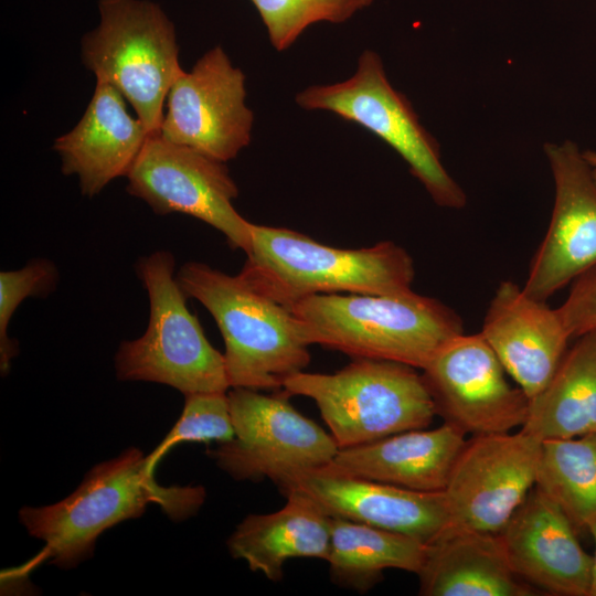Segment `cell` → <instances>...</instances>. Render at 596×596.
<instances>
[{
  "instance_id": "obj_5",
  "label": "cell",
  "mask_w": 596,
  "mask_h": 596,
  "mask_svg": "<svg viewBox=\"0 0 596 596\" xmlns=\"http://www.w3.org/2000/svg\"><path fill=\"white\" fill-rule=\"evenodd\" d=\"M417 370L354 359L331 374L296 372L285 379L283 390L315 401L339 449L348 448L430 425L437 411Z\"/></svg>"
},
{
  "instance_id": "obj_28",
  "label": "cell",
  "mask_w": 596,
  "mask_h": 596,
  "mask_svg": "<svg viewBox=\"0 0 596 596\" xmlns=\"http://www.w3.org/2000/svg\"><path fill=\"white\" fill-rule=\"evenodd\" d=\"M557 310L571 338L596 330V267L575 279Z\"/></svg>"
},
{
  "instance_id": "obj_24",
  "label": "cell",
  "mask_w": 596,
  "mask_h": 596,
  "mask_svg": "<svg viewBox=\"0 0 596 596\" xmlns=\"http://www.w3.org/2000/svg\"><path fill=\"white\" fill-rule=\"evenodd\" d=\"M534 486L587 529L596 520V433L542 440Z\"/></svg>"
},
{
  "instance_id": "obj_17",
  "label": "cell",
  "mask_w": 596,
  "mask_h": 596,
  "mask_svg": "<svg viewBox=\"0 0 596 596\" xmlns=\"http://www.w3.org/2000/svg\"><path fill=\"white\" fill-rule=\"evenodd\" d=\"M480 333L529 400L550 382L572 339L557 308L512 280L497 287Z\"/></svg>"
},
{
  "instance_id": "obj_23",
  "label": "cell",
  "mask_w": 596,
  "mask_h": 596,
  "mask_svg": "<svg viewBox=\"0 0 596 596\" xmlns=\"http://www.w3.org/2000/svg\"><path fill=\"white\" fill-rule=\"evenodd\" d=\"M426 547L427 544L402 533L331 518L326 561L333 583L363 593L377 584L387 568L417 575Z\"/></svg>"
},
{
  "instance_id": "obj_11",
  "label": "cell",
  "mask_w": 596,
  "mask_h": 596,
  "mask_svg": "<svg viewBox=\"0 0 596 596\" xmlns=\"http://www.w3.org/2000/svg\"><path fill=\"white\" fill-rule=\"evenodd\" d=\"M541 444L521 428L467 439L443 491L447 528L499 533L535 485Z\"/></svg>"
},
{
  "instance_id": "obj_16",
  "label": "cell",
  "mask_w": 596,
  "mask_h": 596,
  "mask_svg": "<svg viewBox=\"0 0 596 596\" xmlns=\"http://www.w3.org/2000/svg\"><path fill=\"white\" fill-rule=\"evenodd\" d=\"M513 572L552 595L588 596L593 557L575 525L535 486L498 533Z\"/></svg>"
},
{
  "instance_id": "obj_25",
  "label": "cell",
  "mask_w": 596,
  "mask_h": 596,
  "mask_svg": "<svg viewBox=\"0 0 596 596\" xmlns=\"http://www.w3.org/2000/svg\"><path fill=\"white\" fill-rule=\"evenodd\" d=\"M277 51L289 49L312 24L343 23L373 0H251Z\"/></svg>"
},
{
  "instance_id": "obj_10",
  "label": "cell",
  "mask_w": 596,
  "mask_h": 596,
  "mask_svg": "<svg viewBox=\"0 0 596 596\" xmlns=\"http://www.w3.org/2000/svg\"><path fill=\"white\" fill-rule=\"evenodd\" d=\"M126 178L127 192L153 212L191 215L219 230L233 248L251 251L253 223L233 205L238 189L225 162L149 135Z\"/></svg>"
},
{
  "instance_id": "obj_26",
  "label": "cell",
  "mask_w": 596,
  "mask_h": 596,
  "mask_svg": "<svg viewBox=\"0 0 596 596\" xmlns=\"http://www.w3.org/2000/svg\"><path fill=\"white\" fill-rule=\"evenodd\" d=\"M234 437V427L227 392L195 393L185 395L181 416L159 446L148 455L151 466L171 447L196 441L219 444Z\"/></svg>"
},
{
  "instance_id": "obj_9",
  "label": "cell",
  "mask_w": 596,
  "mask_h": 596,
  "mask_svg": "<svg viewBox=\"0 0 596 596\" xmlns=\"http://www.w3.org/2000/svg\"><path fill=\"white\" fill-rule=\"evenodd\" d=\"M234 437L210 453L235 480L269 479L280 488L297 473L327 466L339 447L330 433L298 412L288 394L232 387Z\"/></svg>"
},
{
  "instance_id": "obj_30",
  "label": "cell",
  "mask_w": 596,
  "mask_h": 596,
  "mask_svg": "<svg viewBox=\"0 0 596 596\" xmlns=\"http://www.w3.org/2000/svg\"><path fill=\"white\" fill-rule=\"evenodd\" d=\"M584 158L586 159L587 163L589 164L592 172L596 179V151L594 150H586L583 152Z\"/></svg>"
},
{
  "instance_id": "obj_27",
  "label": "cell",
  "mask_w": 596,
  "mask_h": 596,
  "mask_svg": "<svg viewBox=\"0 0 596 596\" xmlns=\"http://www.w3.org/2000/svg\"><path fill=\"white\" fill-rule=\"evenodd\" d=\"M57 284V270L47 259H34L17 270L0 273V369L6 374L18 345L8 337L9 322L29 297L45 298Z\"/></svg>"
},
{
  "instance_id": "obj_29",
  "label": "cell",
  "mask_w": 596,
  "mask_h": 596,
  "mask_svg": "<svg viewBox=\"0 0 596 596\" xmlns=\"http://www.w3.org/2000/svg\"><path fill=\"white\" fill-rule=\"evenodd\" d=\"M588 531L593 535L595 542V553L592 563V576H590V586L588 596H596V520H594L588 526Z\"/></svg>"
},
{
  "instance_id": "obj_6",
  "label": "cell",
  "mask_w": 596,
  "mask_h": 596,
  "mask_svg": "<svg viewBox=\"0 0 596 596\" xmlns=\"http://www.w3.org/2000/svg\"><path fill=\"white\" fill-rule=\"evenodd\" d=\"M174 257L158 251L139 259L137 274L147 289L150 316L145 333L120 343L115 369L120 381L169 385L185 395L231 389L223 353L206 339L188 309L174 277Z\"/></svg>"
},
{
  "instance_id": "obj_19",
  "label": "cell",
  "mask_w": 596,
  "mask_h": 596,
  "mask_svg": "<svg viewBox=\"0 0 596 596\" xmlns=\"http://www.w3.org/2000/svg\"><path fill=\"white\" fill-rule=\"evenodd\" d=\"M466 434L445 422L433 429H411L371 443L340 448L323 468L423 491L443 492Z\"/></svg>"
},
{
  "instance_id": "obj_15",
  "label": "cell",
  "mask_w": 596,
  "mask_h": 596,
  "mask_svg": "<svg viewBox=\"0 0 596 596\" xmlns=\"http://www.w3.org/2000/svg\"><path fill=\"white\" fill-rule=\"evenodd\" d=\"M279 490L307 496L330 518L402 533L425 544L448 525L444 492L409 490L323 467L297 473Z\"/></svg>"
},
{
  "instance_id": "obj_21",
  "label": "cell",
  "mask_w": 596,
  "mask_h": 596,
  "mask_svg": "<svg viewBox=\"0 0 596 596\" xmlns=\"http://www.w3.org/2000/svg\"><path fill=\"white\" fill-rule=\"evenodd\" d=\"M286 504L270 513L248 514L227 539L232 557L244 560L249 570L279 582L288 560H327L331 518L310 498L289 490Z\"/></svg>"
},
{
  "instance_id": "obj_2",
  "label": "cell",
  "mask_w": 596,
  "mask_h": 596,
  "mask_svg": "<svg viewBox=\"0 0 596 596\" xmlns=\"http://www.w3.org/2000/svg\"><path fill=\"white\" fill-rule=\"evenodd\" d=\"M175 276L185 295L205 307L221 331L231 387L279 390L286 377L309 364L311 344L302 322L242 273L231 276L189 262Z\"/></svg>"
},
{
  "instance_id": "obj_22",
  "label": "cell",
  "mask_w": 596,
  "mask_h": 596,
  "mask_svg": "<svg viewBox=\"0 0 596 596\" xmlns=\"http://www.w3.org/2000/svg\"><path fill=\"white\" fill-rule=\"evenodd\" d=\"M577 339L546 386L530 400L521 429L541 440L596 433V330Z\"/></svg>"
},
{
  "instance_id": "obj_14",
  "label": "cell",
  "mask_w": 596,
  "mask_h": 596,
  "mask_svg": "<svg viewBox=\"0 0 596 596\" xmlns=\"http://www.w3.org/2000/svg\"><path fill=\"white\" fill-rule=\"evenodd\" d=\"M545 152L555 185L554 206L523 289L546 301L596 267V179L574 142L547 143Z\"/></svg>"
},
{
  "instance_id": "obj_13",
  "label": "cell",
  "mask_w": 596,
  "mask_h": 596,
  "mask_svg": "<svg viewBox=\"0 0 596 596\" xmlns=\"http://www.w3.org/2000/svg\"><path fill=\"white\" fill-rule=\"evenodd\" d=\"M253 125L245 75L215 46L173 83L159 135L226 162L248 146Z\"/></svg>"
},
{
  "instance_id": "obj_7",
  "label": "cell",
  "mask_w": 596,
  "mask_h": 596,
  "mask_svg": "<svg viewBox=\"0 0 596 596\" xmlns=\"http://www.w3.org/2000/svg\"><path fill=\"white\" fill-rule=\"evenodd\" d=\"M99 22L82 39V60L96 83L115 87L149 135L160 134L163 104L183 73L174 25L149 0H98Z\"/></svg>"
},
{
  "instance_id": "obj_1",
  "label": "cell",
  "mask_w": 596,
  "mask_h": 596,
  "mask_svg": "<svg viewBox=\"0 0 596 596\" xmlns=\"http://www.w3.org/2000/svg\"><path fill=\"white\" fill-rule=\"evenodd\" d=\"M148 455L128 448L99 462L65 499L44 507H23L20 522L45 543L50 564L72 568L91 557L98 536L119 522L158 504L172 521L195 514L204 503L202 486L164 487L155 479Z\"/></svg>"
},
{
  "instance_id": "obj_18",
  "label": "cell",
  "mask_w": 596,
  "mask_h": 596,
  "mask_svg": "<svg viewBox=\"0 0 596 596\" xmlns=\"http://www.w3.org/2000/svg\"><path fill=\"white\" fill-rule=\"evenodd\" d=\"M125 97L111 85L96 83L77 125L55 139L62 172L77 175L84 195L98 194L110 181L126 177L149 132L128 113Z\"/></svg>"
},
{
  "instance_id": "obj_12",
  "label": "cell",
  "mask_w": 596,
  "mask_h": 596,
  "mask_svg": "<svg viewBox=\"0 0 596 596\" xmlns=\"http://www.w3.org/2000/svg\"><path fill=\"white\" fill-rule=\"evenodd\" d=\"M437 414L465 434L512 432L525 423L530 400L505 379L482 334H458L422 370Z\"/></svg>"
},
{
  "instance_id": "obj_3",
  "label": "cell",
  "mask_w": 596,
  "mask_h": 596,
  "mask_svg": "<svg viewBox=\"0 0 596 596\" xmlns=\"http://www.w3.org/2000/svg\"><path fill=\"white\" fill-rule=\"evenodd\" d=\"M290 309L302 322L310 344L418 370L446 342L464 333L455 310L413 289L390 295H312Z\"/></svg>"
},
{
  "instance_id": "obj_8",
  "label": "cell",
  "mask_w": 596,
  "mask_h": 596,
  "mask_svg": "<svg viewBox=\"0 0 596 596\" xmlns=\"http://www.w3.org/2000/svg\"><path fill=\"white\" fill-rule=\"evenodd\" d=\"M296 103L306 110L333 113L376 135L405 160L439 206L466 205L465 192L441 163L439 145L421 125L406 96L391 85L374 51L362 52L348 79L309 86L296 95Z\"/></svg>"
},
{
  "instance_id": "obj_4",
  "label": "cell",
  "mask_w": 596,
  "mask_h": 596,
  "mask_svg": "<svg viewBox=\"0 0 596 596\" xmlns=\"http://www.w3.org/2000/svg\"><path fill=\"white\" fill-rule=\"evenodd\" d=\"M252 233V247L240 273L286 307L312 295L412 290L413 259L393 242L344 249L283 227L253 224Z\"/></svg>"
},
{
  "instance_id": "obj_20",
  "label": "cell",
  "mask_w": 596,
  "mask_h": 596,
  "mask_svg": "<svg viewBox=\"0 0 596 596\" xmlns=\"http://www.w3.org/2000/svg\"><path fill=\"white\" fill-rule=\"evenodd\" d=\"M423 596H530L498 533L446 528L427 544L417 574Z\"/></svg>"
}]
</instances>
